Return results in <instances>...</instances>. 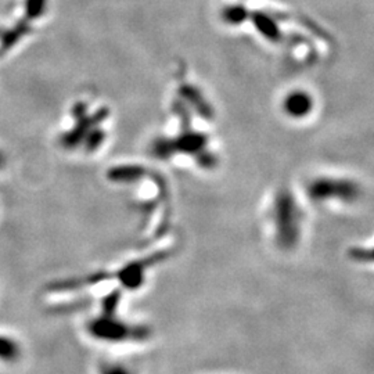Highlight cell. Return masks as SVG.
Wrapping results in <instances>:
<instances>
[{
	"mask_svg": "<svg viewBox=\"0 0 374 374\" xmlns=\"http://www.w3.org/2000/svg\"><path fill=\"white\" fill-rule=\"evenodd\" d=\"M1 161H3V158H1V157H0V163H1Z\"/></svg>",
	"mask_w": 374,
	"mask_h": 374,
	"instance_id": "cell-6",
	"label": "cell"
},
{
	"mask_svg": "<svg viewBox=\"0 0 374 374\" xmlns=\"http://www.w3.org/2000/svg\"><path fill=\"white\" fill-rule=\"evenodd\" d=\"M312 107H313V101L310 96L305 94L304 91H294L287 94L283 100V111L288 117L294 119L306 117L310 113Z\"/></svg>",
	"mask_w": 374,
	"mask_h": 374,
	"instance_id": "cell-3",
	"label": "cell"
},
{
	"mask_svg": "<svg viewBox=\"0 0 374 374\" xmlns=\"http://www.w3.org/2000/svg\"><path fill=\"white\" fill-rule=\"evenodd\" d=\"M309 193L312 198L318 201H323L328 198L330 200L341 198V200L351 201L356 197L358 188L351 182L347 181L337 182V179L326 178V179H315V182L309 186Z\"/></svg>",
	"mask_w": 374,
	"mask_h": 374,
	"instance_id": "cell-2",
	"label": "cell"
},
{
	"mask_svg": "<svg viewBox=\"0 0 374 374\" xmlns=\"http://www.w3.org/2000/svg\"><path fill=\"white\" fill-rule=\"evenodd\" d=\"M21 358V345L9 335L0 334V362L4 365L17 363Z\"/></svg>",
	"mask_w": 374,
	"mask_h": 374,
	"instance_id": "cell-4",
	"label": "cell"
},
{
	"mask_svg": "<svg viewBox=\"0 0 374 374\" xmlns=\"http://www.w3.org/2000/svg\"><path fill=\"white\" fill-rule=\"evenodd\" d=\"M100 374H131L125 368L118 366V365H106L104 368H101Z\"/></svg>",
	"mask_w": 374,
	"mask_h": 374,
	"instance_id": "cell-5",
	"label": "cell"
},
{
	"mask_svg": "<svg viewBox=\"0 0 374 374\" xmlns=\"http://www.w3.org/2000/svg\"><path fill=\"white\" fill-rule=\"evenodd\" d=\"M88 328L94 337L106 341L144 340L148 334L146 328L128 326L119 320H116L114 313H104L103 318L94 319V322H91Z\"/></svg>",
	"mask_w": 374,
	"mask_h": 374,
	"instance_id": "cell-1",
	"label": "cell"
}]
</instances>
